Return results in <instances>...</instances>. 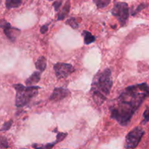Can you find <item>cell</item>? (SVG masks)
<instances>
[{
    "label": "cell",
    "mask_w": 149,
    "mask_h": 149,
    "mask_svg": "<svg viewBox=\"0 0 149 149\" xmlns=\"http://www.w3.org/2000/svg\"><path fill=\"white\" fill-rule=\"evenodd\" d=\"M23 0H6L5 5L7 9H13L19 7L22 4Z\"/></svg>",
    "instance_id": "4fadbf2b"
},
{
    "label": "cell",
    "mask_w": 149,
    "mask_h": 149,
    "mask_svg": "<svg viewBox=\"0 0 149 149\" xmlns=\"http://www.w3.org/2000/svg\"><path fill=\"white\" fill-rule=\"evenodd\" d=\"M12 125H13V120H10L8 122H5L4 125H2L1 128L0 129V132H3V131H7L8 130L10 129Z\"/></svg>",
    "instance_id": "ac0fdd59"
},
{
    "label": "cell",
    "mask_w": 149,
    "mask_h": 149,
    "mask_svg": "<svg viewBox=\"0 0 149 149\" xmlns=\"http://www.w3.org/2000/svg\"><path fill=\"white\" fill-rule=\"evenodd\" d=\"M70 9V0H67V2H66L65 4H64L63 9L61 10V11L58 13V16H57V20H63V19L65 18V17L67 16V15L69 14Z\"/></svg>",
    "instance_id": "8fae6325"
},
{
    "label": "cell",
    "mask_w": 149,
    "mask_h": 149,
    "mask_svg": "<svg viewBox=\"0 0 149 149\" xmlns=\"http://www.w3.org/2000/svg\"><path fill=\"white\" fill-rule=\"evenodd\" d=\"M0 27L2 28L6 36H7L9 39V40H10L11 42H15L20 33V29H17V28L13 27V26H12L8 22L6 21L5 20H1V21H0Z\"/></svg>",
    "instance_id": "52a82bcc"
},
{
    "label": "cell",
    "mask_w": 149,
    "mask_h": 149,
    "mask_svg": "<svg viewBox=\"0 0 149 149\" xmlns=\"http://www.w3.org/2000/svg\"><path fill=\"white\" fill-rule=\"evenodd\" d=\"M9 142L7 138L0 135V149H7L9 148Z\"/></svg>",
    "instance_id": "e0dca14e"
},
{
    "label": "cell",
    "mask_w": 149,
    "mask_h": 149,
    "mask_svg": "<svg viewBox=\"0 0 149 149\" xmlns=\"http://www.w3.org/2000/svg\"><path fill=\"white\" fill-rule=\"evenodd\" d=\"M112 86V76L110 68H106L94 76L92 81L91 94L95 103L101 105L109 95Z\"/></svg>",
    "instance_id": "7a4b0ae2"
},
{
    "label": "cell",
    "mask_w": 149,
    "mask_h": 149,
    "mask_svg": "<svg viewBox=\"0 0 149 149\" xmlns=\"http://www.w3.org/2000/svg\"><path fill=\"white\" fill-rule=\"evenodd\" d=\"M48 25H49V23H48V24H46V25H43V26L40 28L41 33H43L44 34V33H45L47 31H48Z\"/></svg>",
    "instance_id": "7402d4cb"
},
{
    "label": "cell",
    "mask_w": 149,
    "mask_h": 149,
    "mask_svg": "<svg viewBox=\"0 0 149 149\" xmlns=\"http://www.w3.org/2000/svg\"><path fill=\"white\" fill-rule=\"evenodd\" d=\"M46 58L44 56H41L40 58H38V60L35 63V67L40 72H42V71H45V68H46Z\"/></svg>",
    "instance_id": "7c38bea8"
},
{
    "label": "cell",
    "mask_w": 149,
    "mask_h": 149,
    "mask_svg": "<svg viewBox=\"0 0 149 149\" xmlns=\"http://www.w3.org/2000/svg\"><path fill=\"white\" fill-rule=\"evenodd\" d=\"M22 149H27V148H22Z\"/></svg>",
    "instance_id": "cb8c5ba5"
},
{
    "label": "cell",
    "mask_w": 149,
    "mask_h": 149,
    "mask_svg": "<svg viewBox=\"0 0 149 149\" xmlns=\"http://www.w3.org/2000/svg\"><path fill=\"white\" fill-rule=\"evenodd\" d=\"M146 4H140V5L138 6V7H137V9H136L135 10H134V11H132L131 12V15H135L136 14H137V13H139V12L140 11V10H143V9H144L145 7H146Z\"/></svg>",
    "instance_id": "ffe728a7"
},
{
    "label": "cell",
    "mask_w": 149,
    "mask_h": 149,
    "mask_svg": "<svg viewBox=\"0 0 149 149\" xmlns=\"http://www.w3.org/2000/svg\"><path fill=\"white\" fill-rule=\"evenodd\" d=\"M144 134V130L140 127H136L135 128L131 130L126 136L125 145H124L125 148L127 149L135 148L138 146Z\"/></svg>",
    "instance_id": "5b68a950"
},
{
    "label": "cell",
    "mask_w": 149,
    "mask_h": 149,
    "mask_svg": "<svg viewBox=\"0 0 149 149\" xmlns=\"http://www.w3.org/2000/svg\"><path fill=\"white\" fill-rule=\"evenodd\" d=\"M66 24L69 25V26H71V27L74 29H77L79 26L78 23H77V20H76V19L74 18V17H70V18H69L68 20H67V21H66Z\"/></svg>",
    "instance_id": "2e32d148"
},
{
    "label": "cell",
    "mask_w": 149,
    "mask_h": 149,
    "mask_svg": "<svg viewBox=\"0 0 149 149\" xmlns=\"http://www.w3.org/2000/svg\"><path fill=\"white\" fill-rule=\"evenodd\" d=\"M97 8L102 9L108 7L111 0H93Z\"/></svg>",
    "instance_id": "9a60e30c"
},
{
    "label": "cell",
    "mask_w": 149,
    "mask_h": 149,
    "mask_svg": "<svg viewBox=\"0 0 149 149\" xmlns=\"http://www.w3.org/2000/svg\"><path fill=\"white\" fill-rule=\"evenodd\" d=\"M48 1H53V0H48Z\"/></svg>",
    "instance_id": "603a6c76"
},
{
    "label": "cell",
    "mask_w": 149,
    "mask_h": 149,
    "mask_svg": "<svg viewBox=\"0 0 149 149\" xmlns=\"http://www.w3.org/2000/svg\"><path fill=\"white\" fill-rule=\"evenodd\" d=\"M149 122V108H147L143 113V120L142 123L143 125Z\"/></svg>",
    "instance_id": "d6986e66"
},
{
    "label": "cell",
    "mask_w": 149,
    "mask_h": 149,
    "mask_svg": "<svg viewBox=\"0 0 149 149\" xmlns=\"http://www.w3.org/2000/svg\"><path fill=\"white\" fill-rule=\"evenodd\" d=\"M83 36L84 38V43L86 45H90L91 43L95 41V36L92 35L91 33L87 31H83Z\"/></svg>",
    "instance_id": "5bb4252c"
},
{
    "label": "cell",
    "mask_w": 149,
    "mask_h": 149,
    "mask_svg": "<svg viewBox=\"0 0 149 149\" xmlns=\"http://www.w3.org/2000/svg\"><path fill=\"white\" fill-rule=\"evenodd\" d=\"M67 133H65V132H58V134H57L56 135V141H54V142L49 143L46 144L34 143L32 145V147L34 149H51L53 148V147L56 144L61 142V141H63V140L67 137Z\"/></svg>",
    "instance_id": "9c48e42d"
},
{
    "label": "cell",
    "mask_w": 149,
    "mask_h": 149,
    "mask_svg": "<svg viewBox=\"0 0 149 149\" xmlns=\"http://www.w3.org/2000/svg\"><path fill=\"white\" fill-rule=\"evenodd\" d=\"M148 96L149 87L146 83L127 87L110 106V117L121 126H127L133 115Z\"/></svg>",
    "instance_id": "6da1fadb"
},
{
    "label": "cell",
    "mask_w": 149,
    "mask_h": 149,
    "mask_svg": "<svg viewBox=\"0 0 149 149\" xmlns=\"http://www.w3.org/2000/svg\"><path fill=\"white\" fill-rule=\"evenodd\" d=\"M61 4H62V1H61V0H57V1H56L55 2H53V6L54 8H55L56 11V12L58 11L60 7L61 6Z\"/></svg>",
    "instance_id": "44dd1931"
},
{
    "label": "cell",
    "mask_w": 149,
    "mask_h": 149,
    "mask_svg": "<svg viewBox=\"0 0 149 149\" xmlns=\"http://www.w3.org/2000/svg\"><path fill=\"white\" fill-rule=\"evenodd\" d=\"M55 74L58 79L67 78L74 71V68L71 64L64 63H57L53 66Z\"/></svg>",
    "instance_id": "8992f818"
},
{
    "label": "cell",
    "mask_w": 149,
    "mask_h": 149,
    "mask_svg": "<svg viewBox=\"0 0 149 149\" xmlns=\"http://www.w3.org/2000/svg\"><path fill=\"white\" fill-rule=\"evenodd\" d=\"M70 90L63 87H56L54 89L52 95L50 96V100L51 101H59L70 95Z\"/></svg>",
    "instance_id": "ba28073f"
},
{
    "label": "cell",
    "mask_w": 149,
    "mask_h": 149,
    "mask_svg": "<svg viewBox=\"0 0 149 149\" xmlns=\"http://www.w3.org/2000/svg\"><path fill=\"white\" fill-rule=\"evenodd\" d=\"M111 13L117 18L121 26H124L127 23L129 15V6L126 2H116L114 4Z\"/></svg>",
    "instance_id": "277c9868"
},
{
    "label": "cell",
    "mask_w": 149,
    "mask_h": 149,
    "mask_svg": "<svg viewBox=\"0 0 149 149\" xmlns=\"http://www.w3.org/2000/svg\"><path fill=\"white\" fill-rule=\"evenodd\" d=\"M13 87L16 91L15 106L18 108H22L26 106L32 98L38 95V90L40 87L38 86L25 87L21 84H13Z\"/></svg>",
    "instance_id": "3957f363"
},
{
    "label": "cell",
    "mask_w": 149,
    "mask_h": 149,
    "mask_svg": "<svg viewBox=\"0 0 149 149\" xmlns=\"http://www.w3.org/2000/svg\"><path fill=\"white\" fill-rule=\"evenodd\" d=\"M41 78V74L39 71H34L27 79L26 80V84L29 87V86H32L34 84H37V83L39 82V81L40 80Z\"/></svg>",
    "instance_id": "30bf717a"
}]
</instances>
